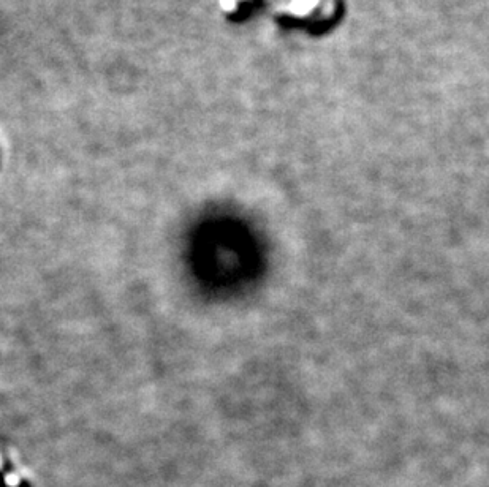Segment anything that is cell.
<instances>
[{
  "label": "cell",
  "instance_id": "1",
  "mask_svg": "<svg viewBox=\"0 0 489 487\" xmlns=\"http://www.w3.org/2000/svg\"><path fill=\"white\" fill-rule=\"evenodd\" d=\"M342 0H277L276 16L307 30H326L341 18Z\"/></svg>",
  "mask_w": 489,
  "mask_h": 487
},
{
  "label": "cell",
  "instance_id": "2",
  "mask_svg": "<svg viewBox=\"0 0 489 487\" xmlns=\"http://www.w3.org/2000/svg\"><path fill=\"white\" fill-rule=\"evenodd\" d=\"M268 0H217L219 10L228 19H244Z\"/></svg>",
  "mask_w": 489,
  "mask_h": 487
},
{
  "label": "cell",
  "instance_id": "3",
  "mask_svg": "<svg viewBox=\"0 0 489 487\" xmlns=\"http://www.w3.org/2000/svg\"><path fill=\"white\" fill-rule=\"evenodd\" d=\"M7 484H8V485H16V484H18V478H16V476H13V478L8 476V478H7Z\"/></svg>",
  "mask_w": 489,
  "mask_h": 487
}]
</instances>
